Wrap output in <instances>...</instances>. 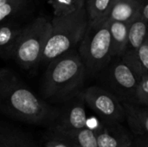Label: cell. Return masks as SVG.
Listing matches in <instances>:
<instances>
[{"instance_id":"7a4b0ae2","label":"cell","mask_w":148,"mask_h":147,"mask_svg":"<svg viewBox=\"0 0 148 147\" xmlns=\"http://www.w3.org/2000/svg\"><path fill=\"white\" fill-rule=\"evenodd\" d=\"M86 74L78 51H69L48 63L42 85V95L54 101H68L82 91Z\"/></svg>"},{"instance_id":"9a60e30c","label":"cell","mask_w":148,"mask_h":147,"mask_svg":"<svg viewBox=\"0 0 148 147\" xmlns=\"http://www.w3.org/2000/svg\"><path fill=\"white\" fill-rule=\"evenodd\" d=\"M140 0H117L113 6L108 20L129 23L137 15Z\"/></svg>"},{"instance_id":"7402d4cb","label":"cell","mask_w":148,"mask_h":147,"mask_svg":"<svg viewBox=\"0 0 148 147\" xmlns=\"http://www.w3.org/2000/svg\"><path fill=\"white\" fill-rule=\"evenodd\" d=\"M137 56L139 57L140 62L142 63V65L146 68H148V37L144 40V42H142V44L137 49H135Z\"/></svg>"},{"instance_id":"d6986e66","label":"cell","mask_w":148,"mask_h":147,"mask_svg":"<svg viewBox=\"0 0 148 147\" xmlns=\"http://www.w3.org/2000/svg\"><path fill=\"white\" fill-rule=\"evenodd\" d=\"M121 61L136 75L137 77L148 74V68H146L137 56L135 49H127L120 57Z\"/></svg>"},{"instance_id":"ba28073f","label":"cell","mask_w":148,"mask_h":147,"mask_svg":"<svg viewBox=\"0 0 148 147\" xmlns=\"http://www.w3.org/2000/svg\"><path fill=\"white\" fill-rule=\"evenodd\" d=\"M64 103L62 108L58 109V115L49 126L50 132L79 130L88 127L86 105L79 94Z\"/></svg>"},{"instance_id":"3957f363","label":"cell","mask_w":148,"mask_h":147,"mask_svg":"<svg viewBox=\"0 0 148 147\" xmlns=\"http://www.w3.org/2000/svg\"><path fill=\"white\" fill-rule=\"evenodd\" d=\"M88 23L85 5L70 13L54 16L50 22V33L40 63H49L53 59L75 49L85 35Z\"/></svg>"},{"instance_id":"ffe728a7","label":"cell","mask_w":148,"mask_h":147,"mask_svg":"<svg viewBox=\"0 0 148 147\" xmlns=\"http://www.w3.org/2000/svg\"><path fill=\"white\" fill-rule=\"evenodd\" d=\"M133 103L142 107L148 105V74L138 77V82L135 88Z\"/></svg>"},{"instance_id":"6da1fadb","label":"cell","mask_w":148,"mask_h":147,"mask_svg":"<svg viewBox=\"0 0 148 147\" xmlns=\"http://www.w3.org/2000/svg\"><path fill=\"white\" fill-rule=\"evenodd\" d=\"M58 111L38 98L12 73L0 79V113L28 124L49 127Z\"/></svg>"},{"instance_id":"8fae6325","label":"cell","mask_w":148,"mask_h":147,"mask_svg":"<svg viewBox=\"0 0 148 147\" xmlns=\"http://www.w3.org/2000/svg\"><path fill=\"white\" fill-rule=\"evenodd\" d=\"M112 59L121 57L128 49V23L108 20Z\"/></svg>"},{"instance_id":"d4e9b609","label":"cell","mask_w":148,"mask_h":147,"mask_svg":"<svg viewBox=\"0 0 148 147\" xmlns=\"http://www.w3.org/2000/svg\"><path fill=\"white\" fill-rule=\"evenodd\" d=\"M11 73H12V72H11L10 69H9V68H1V69H0V79L3 78V77H5V76L9 75L11 74Z\"/></svg>"},{"instance_id":"5bb4252c","label":"cell","mask_w":148,"mask_h":147,"mask_svg":"<svg viewBox=\"0 0 148 147\" xmlns=\"http://www.w3.org/2000/svg\"><path fill=\"white\" fill-rule=\"evenodd\" d=\"M0 147H36V145L23 131L0 123Z\"/></svg>"},{"instance_id":"603a6c76","label":"cell","mask_w":148,"mask_h":147,"mask_svg":"<svg viewBox=\"0 0 148 147\" xmlns=\"http://www.w3.org/2000/svg\"><path fill=\"white\" fill-rule=\"evenodd\" d=\"M45 147H71L65 140L56 134L51 133V136L45 143Z\"/></svg>"},{"instance_id":"cb8c5ba5","label":"cell","mask_w":148,"mask_h":147,"mask_svg":"<svg viewBox=\"0 0 148 147\" xmlns=\"http://www.w3.org/2000/svg\"><path fill=\"white\" fill-rule=\"evenodd\" d=\"M138 16H140L145 22L148 21V2L147 0H140V5L138 11Z\"/></svg>"},{"instance_id":"44dd1931","label":"cell","mask_w":148,"mask_h":147,"mask_svg":"<svg viewBox=\"0 0 148 147\" xmlns=\"http://www.w3.org/2000/svg\"><path fill=\"white\" fill-rule=\"evenodd\" d=\"M25 0H16L14 2L0 6V25L16 14L25 4Z\"/></svg>"},{"instance_id":"7c38bea8","label":"cell","mask_w":148,"mask_h":147,"mask_svg":"<svg viewBox=\"0 0 148 147\" xmlns=\"http://www.w3.org/2000/svg\"><path fill=\"white\" fill-rule=\"evenodd\" d=\"M23 27L12 23H4L0 25V57L12 58L13 52Z\"/></svg>"},{"instance_id":"52a82bcc","label":"cell","mask_w":148,"mask_h":147,"mask_svg":"<svg viewBox=\"0 0 148 147\" xmlns=\"http://www.w3.org/2000/svg\"><path fill=\"white\" fill-rule=\"evenodd\" d=\"M108 71V83L113 93L121 101L133 102L138 82L136 75L121 61L120 57L110 62Z\"/></svg>"},{"instance_id":"ac0fdd59","label":"cell","mask_w":148,"mask_h":147,"mask_svg":"<svg viewBox=\"0 0 148 147\" xmlns=\"http://www.w3.org/2000/svg\"><path fill=\"white\" fill-rule=\"evenodd\" d=\"M54 10L55 16L77 10L85 5L86 0H49Z\"/></svg>"},{"instance_id":"30bf717a","label":"cell","mask_w":148,"mask_h":147,"mask_svg":"<svg viewBox=\"0 0 148 147\" xmlns=\"http://www.w3.org/2000/svg\"><path fill=\"white\" fill-rule=\"evenodd\" d=\"M124 109L125 119L128 126L136 136H147L148 133V111L146 107L123 101H121Z\"/></svg>"},{"instance_id":"277c9868","label":"cell","mask_w":148,"mask_h":147,"mask_svg":"<svg viewBox=\"0 0 148 147\" xmlns=\"http://www.w3.org/2000/svg\"><path fill=\"white\" fill-rule=\"evenodd\" d=\"M78 54L86 72L95 75L103 70L112 61L111 40L108 20L101 23H89L79 43Z\"/></svg>"},{"instance_id":"9c48e42d","label":"cell","mask_w":148,"mask_h":147,"mask_svg":"<svg viewBox=\"0 0 148 147\" xmlns=\"http://www.w3.org/2000/svg\"><path fill=\"white\" fill-rule=\"evenodd\" d=\"M98 147H132L133 139L121 123L115 121H100L95 130Z\"/></svg>"},{"instance_id":"484cf974","label":"cell","mask_w":148,"mask_h":147,"mask_svg":"<svg viewBox=\"0 0 148 147\" xmlns=\"http://www.w3.org/2000/svg\"><path fill=\"white\" fill-rule=\"evenodd\" d=\"M14 1H16V0H0V6L4 5L9 3H11V2H14Z\"/></svg>"},{"instance_id":"e0dca14e","label":"cell","mask_w":148,"mask_h":147,"mask_svg":"<svg viewBox=\"0 0 148 147\" xmlns=\"http://www.w3.org/2000/svg\"><path fill=\"white\" fill-rule=\"evenodd\" d=\"M147 23L138 15L128 23V49H137L142 44L147 36Z\"/></svg>"},{"instance_id":"8992f818","label":"cell","mask_w":148,"mask_h":147,"mask_svg":"<svg viewBox=\"0 0 148 147\" xmlns=\"http://www.w3.org/2000/svg\"><path fill=\"white\" fill-rule=\"evenodd\" d=\"M79 95L86 106L97 113L102 120L122 123L125 120L121 101L108 89L91 86L82 90Z\"/></svg>"},{"instance_id":"5b68a950","label":"cell","mask_w":148,"mask_h":147,"mask_svg":"<svg viewBox=\"0 0 148 147\" xmlns=\"http://www.w3.org/2000/svg\"><path fill=\"white\" fill-rule=\"evenodd\" d=\"M50 28V22L42 16L23 28L12 55L22 68L29 70L40 63Z\"/></svg>"},{"instance_id":"4fadbf2b","label":"cell","mask_w":148,"mask_h":147,"mask_svg":"<svg viewBox=\"0 0 148 147\" xmlns=\"http://www.w3.org/2000/svg\"><path fill=\"white\" fill-rule=\"evenodd\" d=\"M50 133L62 138L71 147H98L95 133L89 127L70 131H52Z\"/></svg>"},{"instance_id":"2e32d148","label":"cell","mask_w":148,"mask_h":147,"mask_svg":"<svg viewBox=\"0 0 148 147\" xmlns=\"http://www.w3.org/2000/svg\"><path fill=\"white\" fill-rule=\"evenodd\" d=\"M117 0H86L85 8L89 23H101L108 16Z\"/></svg>"}]
</instances>
